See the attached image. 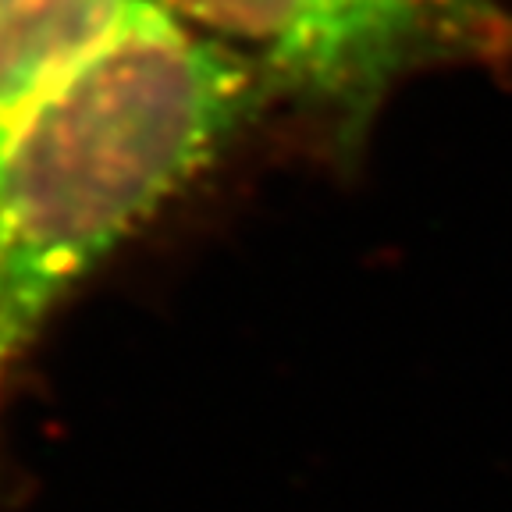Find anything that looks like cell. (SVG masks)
Instances as JSON below:
<instances>
[{"instance_id":"3","label":"cell","mask_w":512,"mask_h":512,"mask_svg":"<svg viewBox=\"0 0 512 512\" xmlns=\"http://www.w3.org/2000/svg\"><path fill=\"white\" fill-rule=\"evenodd\" d=\"M160 0H0V121L93 61Z\"/></svg>"},{"instance_id":"2","label":"cell","mask_w":512,"mask_h":512,"mask_svg":"<svg viewBox=\"0 0 512 512\" xmlns=\"http://www.w3.org/2000/svg\"><path fill=\"white\" fill-rule=\"evenodd\" d=\"M246 64L338 146H360L384 100L441 68L512 57L505 0H160Z\"/></svg>"},{"instance_id":"1","label":"cell","mask_w":512,"mask_h":512,"mask_svg":"<svg viewBox=\"0 0 512 512\" xmlns=\"http://www.w3.org/2000/svg\"><path fill=\"white\" fill-rule=\"evenodd\" d=\"M264 89L157 4L0 121V399L79 281L221 157Z\"/></svg>"}]
</instances>
